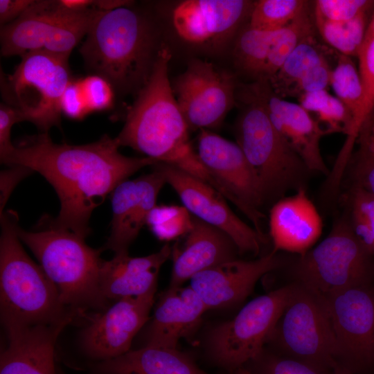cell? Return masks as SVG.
<instances>
[{"label":"cell","instance_id":"cell-21","mask_svg":"<svg viewBox=\"0 0 374 374\" xmlns=\"http://www.w3.org/2000/svg\"><path fill=\"white\" fill-rule=\"evenodd\" d=\"M69 324H39L5 328L7 345L0 357V374H55L57 339Z\"/></svg>","mask_w":374,"mask_h":374},{"label":"cell","instance_id":"cell-47","mask_svg":"<svg viewBox=\"0 0 374 374\" xmlns=\"http://www.w3.org/2000/svg\"><path fill=\"white\" fill-rule=\"evenodd\" d=\"M356 184L362 186L374 196V165L366 171Z\"/></svg>","mask_w":374,"mask_h":374},{"label":"cell","instance_id":"cell-37","mask_svg":"<svg viewBox=\"0 0 374 374\" xmlns=\"http://www.w3.org/2000/svg\"><path fill=\"white\" fill-rule=\"evenodd\" d=\"M372 8V0H317L313 17L327 21H346L369 12Z\"/></svg>","mask_w":374,"mask_h":374},{"label":"cell","instance_id":"cell-40","mask_svg":"<svg viewBox=\"0 0 374 374\" xmlns=\"http://www.w3.org/2000/svg\"><path fill=\"white\" fill-rule=\"evenodd\" d=\"M357 142L359 150L356 154L354 176L357 183L374 165V110L364 123Z\"/></svg>","mask_w":374,"mask_h":374},{"label":"cell","instance_id":"cell-25","mask_svg":"<svg viewBox=\"0 0 374 374\" xmlns=\"http://www.w3.org/2000/svg\"><path fill=\"white\" fill-rule=\"evenodd\" d=\"M93 374H208L177 348L143 346L98 362Z\"/></svg>","mask_w":374,"mask_h":374},{"label":"cell","instance_id":"cell-48","mask_svg":"<svg viewBox=\"0 0 374 374\" xmlns=\"http://www.w3.org/2000/svg\"><path fill=\"white\" fill-rule=\"evenodd\" d=\"M368 24L365 38H374V10Z\"/></svg>","mask_w":374,"mask_h":374},{"label":"cell","instance_id":"cell-49","mask_svg":"<svg viewBox=\"0 0 374 374\" xmlns=\"http://www.w3.org/2000/svg\"><path fill=\"white\" fill-rule=\"evenodd\" d=\"M332 374H354L350 370L343 366L342 365L337 363L332 371Z\"/></svg>","mask_w":374,"mask_h":374},{"label":"cell","instance_id":"cell-38","mask_svg":"<svg viewBox=\"0 0 374 374\" xmlns=\"http://www.w3.org/2000/svg\"><path fill=\"white\" fill-rule=\"evenodd\" d=\"M80 81L90 112L107 110L113 106L116 92L107 80L91 74Z\"/></svg>","mask_w":374,"mask_h":374},{"label":"cell","instance_id":"cell-32","mask_svg":"<svg viewBox=\"0 0 374 374\" xmlns=\"http://www.w3.org/2000/svg\"><path fill=\"white\" fill-rule=\"evenodd\" d=\"M313 22L308 8L292 22L275 31L262 80L270 79L301 42L314 33Z\"/></svg>","mask_w":374,"mask_h":374},{"label":"cell","instance_id":"cell-33","mask_svg":"<svg viewBox=\"0 0 374 374\" xmlns=\"http://www.w3.org/2000/svg\"><path fill=\"white\" fill-rule=\"evenodd\" d=\"M299 105L316 119L326 125L330 133L347 134L352 121L351 115L344 104L327 89L312 91L301 95Z\"/></svg>","mask_w":374,"mask_h":374},{"label":"cell","instance_id":"cell-1","mask_svg":"<svg viewBox=\"0 0 374 374\" xmlns=\"http://www.w3.org/2000/svg\"><path fill=\"white\" fill-rule=\"evenodd\" d=\"M116 138L107 135L84 145L57 144L48 132L24 137L5 155L1 163L21 166L42 175L53 187L60 210L47 224L85 238L93 211L121 182L159 163L148 157L122 154Z\"/></svg>","mask_w":374,"mask_h":374},{"label":"cell","instance_id":"cell-26","mask_svg":"<svg viewBox=\"0 0 374 374\" xmlns=\"http://www.w3.org/2000/svg\"><path fill=\"white\" fill-rule=\"evenodd\" d=\"M57 1H35L19 18L1 26V53L8 57L43 50L57 19Z\"/></svg>","mask_w":374,"mask_h":374},{"label":"cell","instance_id":"cell-18","mask_svg":"<svg viewBox=\"0 0 374 374\" xmlns=\"http://www.w3.org/2000/svg\"><path fill=\"white\" fill-rule=\"evenodd\" d=\"M280 265L273 251L256 260L235 259L198 273L189 285L208 310L230 307L244 300L257 281Z\"/></svg>","mask_w":374,"mask_h":374},{"label":"cell","instance_id":"cell-11","mask_svg":"<svg viewBox=\"0 0 374 374\" xmlns=\"http://www.w3.org/2000/svg\"><path fill=\"white\" fill-rule=\"evenodd\" d=\"M322 299L337 343L338 363L354 374H369L374 370L373 284L352 286Z\"/></svg>","mask_w":374,"mask_h":374},{"label":"cell","instance_id":"cell-41","mask_svg":"<svg viewBox=\"0 0 374 374\" xmlns=\"http://www.w3.org/2000/svg\"><path fill=\"white\" fill-rule=\"evenodd\" d=\"M61 110L74 120L82 119L90 113L80 79H73L66 87L61 98Z\"/></svg>","mask_w":374,"mask_h":374},{"label":"cell","instance_id":"cell-14","mask_svg":"<svg viewBox=\"0 0 374 374\" xmlns=\"http://www.w3.org/2000/svg\"><path fill=\"white\" fill-rule=\"evenodd\" d=\"M154 166L162 172L166 184L175 190L193 216L225 233L238 253H259L263 235L238 217L217 190L175 166L165 163Z\"/></svg>","mask_w":374,"mask_h":374},{"label":"cell","instance_id":"cell-20","mask_svg":"<svg viewBox=\"0 0 374 374\" xmlns=\"http://www.w3.org/2000/svg\"><path fill=\"white\" fill-rule=\"evenodd\" d=\"M184 236L181 244L172 247L170 287L181 286L201 271L236 259L238 251L232 240L194 216L192 228Z\"/></svg>","mask_w":374,"mask_h":374},{"label":"cell","instance_id":"cell-5","mask_svg":"<svg viewBox=\"0 0 374 374\" xmlns=\"http://www.w3.org/2000/svg\"><path fill=\"white\" fill-rule=\"evenodd\" d=\"M17 233L33 253L56 287L62 303L80 317L107 309L109 303L99 287L102 249L91 248L82 237L42 221L40 229Z\"/></svg>","mask_w":374,"mask_h":374},{"label":"cell","instance_id":"cell-34","mask_svg":"<svg viewBox=\"0 0 374 374\" xmlns=\"http://www.w3.org/2000/svg\"><path fill=\"white\" fill-rule=\"evenodd\" d=\"M303 0H260L254 2L249 15V26L274 31L299 17L308 7Z\"/></svg>","mask_w":374,"mask_h":374},{"label":"cell","instance_id":"cell-23","mask_svg":"<svg viewBox=\"0 0 374 374\" xmlns=\"http://www.w3.org/2000/svg\"><path fill=\"white\" fill-rule=\"evenodd\" d=\"M321 217L303 188L276 202L269 214L273 252L285 251L302 256L322 233Z\"/></svg>","mask_w":374,"mask_h":374},{"label":"cell","instance_id":"cell-35","mask_svg":"<svg viewBox=\"0 0 374 374\" xmlns=\"http://www.w3.org/2000/svg\"><path fill=\"white\" fill-rule=\"evenodd\" d=\"M330 86L335 96L344 104L351 115L348 133L358 115L362 101L361 77L351 57L337 53V64L331 71Z\"/></svg>","mask_w":374,"mask_h":374},{"label":"cell","instance_id":"cell-22","mask_svg":"<svg viewBox=\"0 0 374 374\" xmlns=\"http://www.w3.org/2000/svg\"><path fill=\"white\" fill-rule=\"evenodd\" d=\"M207 307L188 287H170L160 296L144 332V346L177 348L197 327Z\"/></svg>","mask_w":374,"mask_h":374},{"label":"cell","instance_id":"cell-39","mask_svg":"<svg viewBox=\"0 0 374 374\" xmlns=\"http://www.w3.org/2000/svg\"><path fill=\"white\" fill-rule=\"evenodd\" d=\"M256 360L259 361L258 374H332L283 355L264 356L263 351Z\"/></svg>","mask_w":374,"mask_h":374},{"label":"cell","instance_id":"cell-27","mask_svg":"<svg viewBox=\"0 0 374 374\" xmlns=\"http://www.w3.org/2000/svg\"><path fill=\"white\" fill-rule=\"evenodd\" d=\"M60 12L46 40L44 51L69 60L72 50L86 36L96 18L103 12L94 8L72 10L62 6L58 0Z\"/></svg>","mask_w":374,"mask_h":374},{"label":"cell","instance_id":"cell-45","mask_svg":"<svg viewBox=\"0 0 374 374\" xmlns=\"http://www.w3.org/2000/svg\"><path fill=\"white\" fill-rule=\"evenodd\" d=\"M351 206L364 217L374 237V196L356 184L352 194Z\"/></svg>","mask_w":374,"mask_h":374},{"label":"cell","instance_id":"cell-46","mask_svg":"<svg viewBox=\"0 0 374 374\" xmlns=\"http://www.w3.org/2000/svg\"><path fill=\"white\" fill-rule=\"evenodd\" d=\"M34 0H0L1 26L8 24L23 15L34 3Z\"/></svg>","mask_w":374,"mask_h":374},{"label":"cell","instance_id":"cell-31","mask_svg":"<svg viewBox=\"0 0 374 374\" xmlns=\"http://www.w3.org/2000/svg\"><path fill=\"white\" fill-rule=\"evenodd\" d=\"M275 31L258 30L248 26L236 41L234 56L237 64L258 80L263 78Z\"/></svg>","mask_w":374,"mask_h":374},{"label":"cell","instance_id":"cell-42","mask_svg":"<svg viewBox=\"0 0 374 374\" xmlns=\"http://www.w3.org/2000/svg\"><path fill=\"white\" fill-rule=\"evenodd\" d=\"M331 71L328 60L315 66L294 87L290 96L299 98L308 92L327 89L330 84Z\"/></svg>","mask_w":374,"mask_h":374},{"label":"cell","instance_id":"cell-3","mask_svg":"<svg viewBox=\"0 0 374 374\" xmlns=\"http://www.w3.org/2000/svg\"><path fill=\"white\" fill-rule=\"evenodd\" d=\"M131 6L103 11L79 49L91 74L104 78L121 94L143 88L159 51L150 21Z\"/></svg>","mask_w":374,"mask_h":374},{"label":"cell","instance_id":"cell-4","mask_svg":"<svg viewBox=\"0 0 374 374\" xmlns=\"http://www.w3.org/2000/svg\"><path fill=\"white\" fill-rule=\"evenodd\" d=\"M0 312L5 328L39 324H70L80 317L62 303L39 265L24 249L17 233L18 216L1 215Z\"/></svg>","mask_w":374,"mask_h":374},{"label":"cell","instance_id":"cell-16","mask_svg":"<svg viewBox=\"0 0 374 374\" xmlns=\"http://www.w3.org/2000/svg\"><path fill=\"white\" fill-rule=\"evenodd\" d=\"M153 166L152 172L121 182L111 193L112 220L105 248L114 255L128 253L130 245L146 224L158 195L166 184L162 172Z\"/></svg>","mask_w":374,"mask_h":374},{"label":"cell","instance_id":"cell-50","mask_svg":"<svg viewBox=\"0 0 374 374\" xmlns=\"http://www.w3.org/2000/svg\"><path fill=\"white\" fill-rule=\"evenodd\" d=\"M235 374H253V373L250 371L244 368L240 367L236 369Z\"/></svg>","mask_w":374,"mask_h":374},{"label":"cell","instance_id":"cell-43","mask_svg":"<svg viewBox=\"0 0 374 374\" xmlns=\"http://www.w3.org/2000/svg\"><path fill=\"white\" fill-rule=\"evenodd\" d=\"M21 121L25 119L19 111L4 103L0 104V157L14 146L10 139L11 130L15 123Z\"/></svg>","mask_w":374,"mask_h":374},{"label":"cell","instance_id":"cell-8","mask_svg":"<svg viewBox=\"0 0 374 374\" xmlns=\"http://www.w3.org/2000/svg\"><path fill=\"white\" fill-rule=\"evenodd\" d=\"M294 274L296 284L324 298L373 283L374 257L357 240L350 222L341 221L317 246L300 256Z\"/></svg>","mask_w":374,"mask_h":374},{"label":"cell","instance_id":"cell-13","mask_svg":"<svg viewBox=\"0 0 374 374\" xmlns=\"http://www.w3.org/2000/svg\"><path fill=\"white\" fill-rule=\"evenodd\" d=\"M197 155L222 189L224 197L235 204L253 222L262 235L259 211L263 204L258 181L246 157L237 143L208 130H202L197 139Z\"/></svg>","mask_w":374,"mask_h":374},{"label":"cell","instance_id":"cell-15","mask_svg":"<svg viewBox=\"0 0 374 374\" xmlns=\"http://www.w3.org/2000/svg\"><path fill=\"white\" fill-rule=\"evenodd\" d=\"M156 290L120 299L107 309L89 314L80 333L84 353L101 362L130 350L134 338L149 321Z\"/></svg>","mask_w":374,"mask_h":374},{"label":"cell","instance_id":"cell-44","mask_svg":"<svg viewBox=\"0 0 374 374\" xmlns=\"http://www.w3.org/2000/svg\"><path fill=\"white\" fill-rule=\"evenodd\" d=\"M10 167V168L1 172V215L3 213L5 205L15 187L25 177L33 172L28 168L21 166H13Z\"/></svg>","mask_w":374,"mask_h":374},{"label":"cell","instance_id":"cell-2","mask_svg":"<svg viewBox=\"0 0 374 374\" xmlns=\"http://www.w3.org/2000/svg\"><path fill=\"white\" fill-rule=\"evenodd\" d=\"M170 58L169 48L161 46L151 74L138 92L116 139L120 146L175 166L220 190L189 141L190 130L168 78Z\"/></svg>","mask_w":374,"mask_h":374},{"label":"cell","instance_id":"cell-17","mask_svg":"<svg viewBox=\"0 0 374 374\" xmlns=\"http://www.w3.org/2000/svg\"><path fill=\"white\" fill-rule=\"evenodd\" d=\"M253 1L246 0H187L174 9L177 34L195 44L222 42L249 17Z\"/></svg>","mask_w":374,"mask_h":374},{"label":"cell","instance_id":"cell-12","mask_svg":"<svg viewBox=\"0 0 374 374\" xmlns=\"http://www.w3.org/2000/svg\"><path fill=\"white\" fill-rule=\"evenodd\" d=\"M235 82L212 63L192 61L172 89L189 130L218 126L235 104Z\"/></svg>","mask_w":374,"mask_h":374},{"label":"cell","instance_id":"cell-29","mask_svg":"<svg viewBox=\"0 0 374 374\" xmlns=\"http://www.w3.org/2000/svg\"><path fill=\"white\" fill-rule=\"evenodd\" d=\"M357 57L362 84V101L358 115L346 136L345 142L337 156V160L341 163L350 161L360 130L374 110V38H365Z\"/></svg>","mask_w":374,"mask_h":374},{"label":"cell","instance_id":"cell-6","mask_svg":"<svg viewBox=\"0 0 374 374\" xmlns=\"http://www.w3.org/2000/svg\"><path fill=\"white\" fill-rule=\"evenodd\" d=\"M247 91L235 125L236 143L256 177L264 204L287 190L301 188L309 170L274 127L259 82Z\"/></svg>","mask_w":374,"mask_h":374},{"label":"cell","instance_id":"cell-19","mask_svg":"<svg viewBox=\"0 0 374 374\" xmlns=\"http://www.w3.org/2000/svg\"><path fill=\"white\" fill-rule=\"evenodd\" d=\"M257 80L269 116L278 133L309 170L328 177L330 170L321 155L320 141L330 132L299 104L276 95L267 80Z\"/></svg>","mask_w":374,"mask_h":374},{"label":"cell","instance_id":"cell-10","mask_svg":"<svg viewBox=\"0 0 374 374\" xmlns=\"http://www.w3.org/2000/svg\"><path fill=\"white\" fill-rule=\"evenodd\" d=\"M294 288L293 284L258 296L233 319L214 326L207 338L213 359L231 369L256 360L262 353Z\"/></svg>","mask_w":374,"mask_h":374},{"label":"cell","instance_id":"cell-7","mask_svg":"<svg viewBox=\"0 0 374 374\" xmlns=\"http://www.w3.org/2000/svg\"><path fill=\"white\" fill-rule=\"evenodd\" d=\"M1 93L4 103L17 109L25 121L42 132L61 121V98L73 80L69 60L44 50L28 53L11 74L1 70Z\"/></svg>","mask_w":374,"mask_h":374},{"label":"cell","instance_id":"cell-36","mask_svg":"<svg viewBox=\"0 0 374 374\" xmlns=\"http://www.w3.org/2000/svg\"><path fill=\"white\" fill-rule=\"evenodd\" d=\"M146 224L159 240L169 242L189 232L193 216L184 206L156 205L150 211Z\"/></svg>","mask_w":374,"mask_h":374},{"label":"cell","instance_id":"cell-30","mask_svg":"<svg viewBox=\"0 0 374 374\" xmlns=\"http://www.w3.org/2000/svg\"><path fill=\"white\" fill-rule=\"evenodd\" d=\"M368 13L346 21H327L314 17L313 19L322 39L337 53L357 57L365 39Z\"/></svg>","mask_w":374,"mask_h":374},{"label":"cell","instance_id":"cell-9","mask_svg":"<svg viewBox=\"0 0 374 374\" xmlns=\"http://www.w3.org/2000/svg\"><path fill=\"white\" fill-rule=\"evenodd\" d=\"M283 356L332 372L338 351L321 297L295 284L294 292L269 339Z\"/></svg>","mask_w":374,"mask_h":374},{"label":"cell","instance_id":"cell-28","mask_svg":"<svg viewBox=\"0 0 374 374\" xmlns=\"http://www.w3.org/2000/svg\"><path fill=\"white\" fill-rule=\"evenodd\" d=\"M327 61L314 33L305 39L285 60L278 71L267 80L278 96H290L294 87L313 67Z\"/></svg>","mask_w":374,"mask_h":374},{"label":"cell","instance_id":"cell-24","mask_svg":"<svg viewBox=\"0 0 374 374\" xmlns=\"http://www.w3.org/2000/svg\"><path fill=\"white\" fill-rule=\"evenodd\" d=\"M171 255L172 247L166 243L159 251L146 256L132 257L125 253L103 260L99 274L103 296L110 303L157 288L159 270Z\"/></svg>","mask_w":374,"mask_h":374}]
</instances>
